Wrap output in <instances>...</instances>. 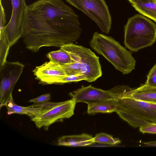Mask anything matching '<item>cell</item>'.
<instances>
[{
    "label": "cell",
    "instance_id": "17",
    "mask_svg": "<svg viewBox=\"0 0 156 156\" xmlns=\"http://www.w3.org/2000/svg\"><path fill=\"white\" fill-rule=\"evenodd\" d=\"M47 57L50 61L61 66L70 63L73 61L69 54L62 48L49 52L47 55Z\"/></svg>",
    "mask_w": 156,
    "mask_h": 156
},
{
    "label": "cell",
    "instance_id": "2",
    "mask_svg": "<svg viewBox=\"0 0 156 156\" xmlns=\"http://www.w3.org/2000/svg\"><path fill=\"white\" fill-rule=\"evenodd\" d=\"M90 45L123 74H128L135 69L136 61L131 52L112 37L96 32Z\"/></svg>",
    "mask_w": 156,
    "mask_h": 156
},
{
    "label": "cell",
    "instance_id": "10",
    "mask_svg": "<svg viewBox=\"0 0 156 156\" xmlns=\"http://www.w3.org/2000/svg\"><path fill=\"white\" fill-rule=\"evenodd\" d=\"M12 12L10 20L2 27L8 38L10 47L22 37V25L24 10L27 5L25 0H11Z\"/></svg>",
    "mask_w": 156,
    "mask_h": 156
},
{
    "label": "cell",
    "instance_id": "5",
    "mask_svg": "<svg viewBox=\"0 0 156 156\" xmlns=\"http://www.w3.org/2000/svg\"><path fill=\"white\" fill-rule=\"evenodd\" d=\"M60 48L69 54L73 60L79 63L81 73L86 78L85 81L94 82L102 76L99 58L90 49L73 43Z\"/></svg>",
    "mask_w": 156,
    "mask_h": 156
},
{
    "label": "cell",
    "instance_id": "12",
    "mask_svg": "<svg viewBox=\"0 0 156 156\" xmlns=\"http://www.w3.org/2000/svg\"><path fill=\"white\" fill-rule=\"evenodd\" d=\"M125 95L135 99L156 104V87L145 84L135 89H132Z\"/></svg>",
    "mask_w": 156,
    "mask_h": 156
},
{
    "label": "cell",
    "instance_id": "22",
    "mask_svg": "<svg viewBox=\"0 0 156 156\" xmlns=\"http://www.w3.org/2000/svg\"><path fill=\"white\" fill-rule=\"evenodd\" d=\"M86 80L85 76L81 74L66 76L62 77L60 80L59 83H66L73 82H78Z\"/></svg>",
    "mask_w": 156,
    "mask_h": 156
},
{
    "label": "cell",
    "instance_id": "7",
    "mask_svg": "<svg viewBox=\"0 0 156 156\" xmlns=\"http://www.w3.org/2000/svg\"><path fill=\"white\" fill-rule=\"evenodd\" d=\"M81 11L97 24L102 31L108 34L111 28L112 19L104 0H66Z\"/></svg>",
    "mask_w": 156,
    "mask_h": 156
},
{
    "label": "cell",
    "instance_id": "23",
    "mask_svg": "<svg viewBox=\"0 0 156 156\" xmlns=\"http://www.w3.org/2000/svg\"><path fill=\"white\" fill-rule=\"evenodd\" d=\"M147 78L145 84L156 87V64L151 69Z\"/></svg>",
    "mask_w": 156,
    "mask_h": 156
},
{
    "label": "cell",
    "instance_id": "25",
    "mask_svg": "<svg viewBox=\"0 0 156 156\" xmlns=\"http://www.w3.org/2000/svg\"><path fill=\"white\" fill-rule=\"evenodd\" d=\"M6 23V16L5 10L0 0V27H3L5 26Z\"/></svg>",
    "mask_w": 156,
    "mask_h": 156
},
{
    "label": "cell",
    "instance_id": "20",
    "mask_svg": "<svg viewBox=\"0 0 156 156\" xmlns=\"http://www.w3.org/2000/svg\"><path fill=\"white\" fill-rule=\"evenodd\" d=\"M62 66L67 76L82 74L79 63L75 61H73L71 62L62 65Z\"/></svg>",
    "mask_w": 156,
    "mask_h": 156
},
{
    "label": "cell",
    "instance_id": "27",
    "mask_svg": "<svg viewBox=\"0 0 156 156\" xmlns=\"http://www.w3.org/2000/svg\"><path fill=\"white\" fill-rule=\"evenodd\" d=\"M132 5L136 2L138 0H128Z\"/></svg>",
    "mask_w": 156,
    "mask_h": 156
},
{
    "label": "cell",
    "instance_id": "26",
    "mask_svg": "<svg viewBox=\"0 0 156 156\" xmlns=\"http://www.w3.org/2000/svg\"><path fill=\"white\" fill-rule=\"evenodd\" d=\"M145 146L156 147V140L142 143Z\"/></svg>",
    "mask_w": 156,
    "mask_h": 156
},
{
    "label": "cell",
    "instance_id": "13",
    "mask_svg": "<svg viewBox=\"0 0 156 156\" xmlns=\"http://www.w3.org/2000/svg\"><path fill=\"white\" fill-rule=\"evenodd\" d=\"M94 143V137L85 133L63 136L59 137L57 141L58 145L68 147L84 146Z\"/></svg>",
    "mask_w": 156,
    "mask_h": 156
},
{
    "label": "cell",
    "instance_id": "9",
    "mask_svg": "<svg viewBox=\"0 0 156 156\" xmlns=\"http://www.w3.org/2000/svg\"><path fill=\"white\" fill-rule=\"evenodd\" d=\"M24 65L18 62L7 61L0 66V107L12 98V91L21 75Z\"/></svg>",
    "mask_w": 156,
    "mask_h": 156
},
{
    "label": "cell",
    "instance_id": "11",
    "mask_svg": "<svg viewBox=\"0 0 156 156\" xmlns=\"http://www.w3.org/2000/svg\"><path fill=\"white\" fill-rule=\"evenodd\" d=\"M33 72L42 83L49 84L59 83L60 80L67 76L62 66L50 61L36 67Z\"/></svg>",
    "mask_w": 156,
    "mask_h": 156
},
{
    "label": "cell",
    "instance_id": "6",
    "mask_svg": "<svg viewBox=\"0 0 156 156\" xmlns=\"http://www.w3.org/2000/svg\"><path fill=\"white\" fill-rule=\"evenodd\" d=\"M76 104L72 99L59 102L49 101L41 106L42 110L31 119L38 128L47 130L53 123L72 116Z\"/></svg>",
    "mask_w": 156,
    "mask_h": 156
},
{
    "label": "cell",
    "instance_id": "18",
    "mask_svg": "<svg viewBox=\"0 0 156 156\" xmlns=\"http://www.w3.org/2000/svg\"><path fill=\"white\" fill-rule=\"evenodd\" d=\"M0 65L1 66L7 61L6 58L10 47L2 27H0Z\"/></svg>",
    "mask_w": 156,
    "mask_h": 156
},
{
    "label": "cell",
    "instance_id": "21",
    "mask_svg": "<svg viewBox=\"0 0 156 156\" xmlns=\"http://www.w3.org/2000/svg\"><path fill=\"white\" fill-rule=\"evenodd\" d=\"M51 99L50 94L42 95L37 98L30 100L29 102H32L33 104L29 106L30 107H37L42 106L49 102Z\"/></svg>",
    "mask_w": 156,
    "mask_h": 156
},
{
    "label": "cell",
    "instance_id": "8",
    "mask_svg": "<svg viewBox=\"0 0 156 156\" xmlns=\"http://www.w3.org/2000/svg\"><path fill=\"white\" fill-rule=\"evenodd\" d=\"M131 89L127 86L119 85L110 90H104L90 85L82 87L69 94L76 103L82 102L88 105L101 100L117 98Z\"/></svg>",
    "mask_w": 156,
    "mask_h": 156
},
{
    "label": "cell",
    "instance_id": "1",
    "mask_svg": "<svg viewBox=\"0 0 156 156\" xmlns=\"http://www.w3.org/2000/svg\"><path fill=\"white\" fill-rule=\"evenodd\" d=\"M79 17L62 0H37L27 5L22 25L26 47L37 52L44 46L73 43L82 32Z\"/></svg>",
    "mask_w": 156,
    "mask_h": 156
},
{
    "label": "cell",
    "instance_id": "14",
    "mask_svg": "<svg viewBox=\"0 0 156 156\" xmlns=\"http://www.w3.org/2000/svg\"><path fill=\"white\" fill-rule=\"evenodd\" d=\"M116 99L101 100L88 105L87 113L90 114H93L98 113H111L116 112L118 109Z\"/></svg>",
    "mask_w": 156,
    "mask_h": 156
},
{
    "label": "cell",
    "instance_id": "24",
    "mask_svg": "<svg viewBox=\"0 0 156 156\" xmlns=\"http://www.w3.org/2000/svg\"><path fill=\"white\" fill-rule=\"evenodd\" d=\"M139 130L143 133L156 134V124L151 123L142 125L139 127Z\"/></svg>",
    "mask_w": 156,
    "mask_h": 156
},
{
    "label": "cell",
    "instance_id": "16",
    "mask_svg": "<svg viewBox=\"0 0 156 156\" xmlns=\"http://www.w3.org/2000/svg\"><path fill=\"white\" fill-rule=\"evenodd\" d=\"M5 106L7 109L8 115L16 113L26 115L30 118L37 114L43 109L42 107H30L18 105L14 102L13 98L10 100Z\"/></svg>",
    "mask_w": 156,
    "mask_h": 156
},
{
    "label": "cell",
    "instance_id": "3",
    "mask_svg": "<svg viewBox=\"0 0 156 156\" xmlns=\"http://www.w3.org/2000/svg\"><path fill=\"white\" fill-rule=\"evenodd\" d=\"M156 40V24L143 15L137 14L128 19L124 27V44L136 52L152 45Z\"/></svg>",
    "mask_w": 156,
    "mask_h": 156
},
{
    "label": "cell",
    "instance_id": "4",
    "mask_svg": "<svg viewBox=\"0 0 156 156\" xmlns=\"http://www.w3.org/2000/svg\"><path fill=\"white\" fill-rule=\"evenodd\" d=\"M125 94L116 99V112L121 119L135 128L147 124H156V104L137 100Z\"/></svg>",
    "mask_w": 156,
    "mask_h": 156
},
{
    "label": "cell",
    "instance_id": "15",
    "mask_svg": "<svg viewBox=\"0 0 156 156\" xmlns=\"http://www.w3.org/2000/svg\"><path fill=\"white\" fill-rule=\"evenodd\" d=\"M132 5L140 13L156 22V0H138Z\"/></svg>",
    "mask_w": 156,
    "mask_h": 156
},
{
    "label": "cell",
    "instance_id": "19",
    "mask_svg": "<svg viewBox=\"0 0 156 156\" xmlns=\"http://www.w3.org/2000/svg\"><path fill=\"white\" fill-rule=\"evenodd\" d=\"M95 143L110 145H115L120 144V140L118 138L105 133L97 134L94 137Z\"/></svg>",
    "mask_w": 156,
    "mask_h": 156
}]
</instances>
